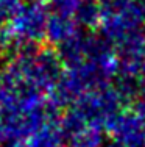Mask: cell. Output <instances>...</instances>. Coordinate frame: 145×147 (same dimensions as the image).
<instances>
[{
	"mask_svg": "<svg viewBox=\"0 0 145 147\" xmlns=\"http://www.w3.org/2000/svg\"><path fill=\"white\" fill-rule=\"evenodd\" d=\"M47 45V14L42 2H23L0 25V55L11 57Z\"/></svg>",
	"mask_w": 145,
	"mask_h": 147,
	"instance_id": "1",
	"label": "cell"
},
{
	"mask_svg": "<svg viewBox=\"0 0 145 147\" xmlns=\"http://www.w3.org/2000/svg\"><path fill=\"white\" fill-rule=\"evenodd\" d=\"M30 2H42V0H30Z\"/></svg>",
	"mask_w": 145,
	"mask_h": 147,
	"instance_id": "2",
	"label": "cell"
}]
</instances>
